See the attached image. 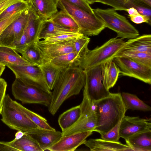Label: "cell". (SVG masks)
<instances>
[{
    "label": "cell",
    "instance_id": "cell-1",
    "mask_svg": "<svg viewBox=\"0 0 151 151\" xmlns=\"http://www.w3.org/2000/svg\"><path fill=\"white\" fill-rule=\"evenodd\" d=\"M85 82L84 70L78 67L62 70L52 92V101L48 107L49 112L54 115L66 100L79 93Z\"/></svg>",
    "mask_w": 151,
    "mask_h": 151
},
{
    "label": "cell",
    "instance_id": "cell-2",
    "mask_svg": "<svg viewBox=\"0 0 151 151\" xmlns=\"http://www.w3.org/2000/svg\"><path fill=\"white\" fill-rule=\"evenodd\" d=\"M93 101L96 118L94 131L101 135L107 132L120 121L128 110L120 93H110L107 96Z\"/></svg>",
    "mask_w": 151,
    "mask_h": 151
},
{
    "label": "cell",
    "instance_id": "cell-3",
    "mask_svg": "<svg viewBox=\"0 0 151 151\" xmlns=\"http://www.w3.org/2000/svg\"><path fill=\"white\" fill-rule=\"evenodd\" d=\"M57 6L71 17L78 25L79 32L87 36L99 35L106 27L95 14L88 12L66 0H56Z\"/></svg>",
    "mask_w": 151,
    "mask_h": 151
},
{
    "label": "cell",
    "instance_id": "cell-4",
    "mask_svg": "<svg viewBox=\"0 0 151 151\" xmlns=\"http://www.w3.org/2000/svg\"><path fill=\"white\" fill-rule=\"evenodd\" d=\"M121 38L110 39L102 45L89 50L81 58L78 67L83 70L101 65L113 60L118 51L125 42Z\"/></svg>",
    "mask_w": 151,
    "mask_h": 151
},
{
    "label": "cell",
    "instance_id": "cell-5",
    "mask_svg": "<svg viewBox=\"0 0 151 151\" xmlns=\"http://www.w3.org/2000/svg\"><path fill=\"white\" fill-rule=\"evenodd\" d=\"M19 104L9 94L6 95L0 114L1 121L10 128L23 132L38 128L20 109Z\"/></svg>",
    "mask_w": 151,
    "mask_h": 151
},
{
    "label": "cell",
    "instance_id": "cell-6",
    "mask_svg": "<svg viewBox=\"0 0 151 151\" xmlns=\"http://www.w3.org/2000/svg\"><path fill=\"white\" fill-rule=\"evenodd\" d=\"M93 11L104 23L106 27L117 33L116 37L130 39L139 35L138 30L125 17L118 14L114 9L97 8L93 9Z\"/></svg>",
    "mask_w": 151,
    "mask_h": 151
},
{
    "label": "cell",
    "instance_id": "cell-7",
    "mask_svg": "<svg viewBox=\"0 0 151 151\" xmlns=\"http://www.w3.org/2000/svg\"><path fill=\"white\" fill-rule=\"evenodd\" d=\"M12 92L16 99L22 104H36L48 107L52 99V93H48L16 77L12 86Z\"/></svg>",
    "mask_w": 151,
    "mask_h": 151
},
{
    "label": "cell",
    "instance_id": "cell-8",
    "mask_svg": "<svg viewBox=\"0 0 151 151\" xmlns=\"http://www.w3.org/2000/svg\"><path fill=\"white\" fill-rule=\"evenodd\" d=\"M83 88V99L80 104V116L73 125L62 132V136L78 132L94 131L96 126V118L94 102L90 98L85 84Z\"/></svg>",
    "mask_w": 151,
    "mask_h": 151
},
{
    "label": "cell",
    "instance_id": "cell-9",
    "mask_svg": "<svg viewBox=\"0 0 151 151\" xmlns=\"http://www.w3.org/2000/svg\"><path fill=\"white\" fill-rule=\"evenodd\" d=\"M113 60L119 68V75L134 78L151 84V67L126 57H115Z\"/></svg>",
    "mask_w": 151,
    "mask_h": 151
},
{
    "label": "cell",
    "instance_id": "cell-10",
    "mask_svg": "<svg viewBox=\"0 0 151 151\" xmlns=\"http://www.w3.org/2000/svg\"><path fill=\"white\" fill-rule=\"evenodd\" d=\"M14 74L16 77L23 79L26 82L52 93L45 81L40 67L35 65H6Z\"/></svg>",
    "mask_w": 151,
    "mask_h": 151
},
{
    "label": "cell",
    "instance_id": "cell-11",
    "mask_svg": "<svg viewBox=\"0 0 151 151\" xmlns=\"http://www.w3.org/2000/svg\"><path fill=\"white\" fill-rule=\"evenodd\" d=\"M29 8L23 11L20 16L10 24L1 34L0 46L13 49L14 44L21 37L25 28L29 17Z\"/></svg>",
    "mask_w": 151,
    "mask_h": 151
},
{
    "label": "cell",
    "instance_id": "cell-12",
    "mask_svg": "<svg viewBox=\"0 0 151 151\" xmlns=\"http://www.w3.org/2000/svg\"><path fill=\"white\" fill-rule=\"evenodd\" d=\"M85 82L88 93L93 101H96L110 93L103 84L101 78V65L84 70Z\"/></svg>",
    "mask_w": 151,
    "mask_h": 151
},
{
    "label": "cell",
    "instance_id": "cell-13",
    "mask_svg": "<svg viewBox=\"0 0 151 151\" xmlns=\"http://www.w3.org/2000/svg\"><path fill=\"white\" fill-rule=\"evenodd\" d=\"M151 120L150 118L145 119L124 115L120 124V137L125 140L136 133L151 130Z\"/></svg>",
    "mask_w": 151,
    "mask_h": 151
},
{
    "label": "cell",
    "instance_id": "cell-14",
    "mask_svg": "<svg viewBox=\"0 0 151 151\" xmlns=\"http://www.w3.org/2000/svg\"><path fill=\"white\" fill-rule=\"evenodd\" d=\"M75 40L56 43L49 42L44 40H38L35 42L45 60L49 61L56 57L75 52L74 44Z\"/></svg>",
    "mask_w": 151,
    "mask_h": 151
},
{
    "label": "cell",
    "instance_id": "cell-15",
    "mask_svg": "<svg viewBox=\"0 0 151 151\" xmlns=\"http://www.w3.org/2000/svg\"><path fill=\"white\" fill-rule=\"evenodd\" d=\"M88 131L78 132L65 136H62L60 140L47 150L51 151H74L79 146L83 144L86 139L93 133Z\"/></svg>",
    "mask_w": 151,
    "mask_h": 151
},
{
    "label": "cell",
    "instance_id": "cell-16",
    "mask_svg": "<svg viewBox=\"0 0 151 151\" xmlns=\"http://www.w3.org/2000/svg\"><path fill=\"white\" fill-rule=\"evenodd\" d=\"M38 143L42 151L47 149L58 141L62 136L61 132L40 128L25 132Z\"/></svg>",
    "mask_w": 151,
    "mask_h": 151
},
{
    "label": "cell",
    "instance_id": "cell-17",
    "mask_svg": "<svg viewBox=\"0 0 151 151\" xmlns=\"http://www.w3.org/2000/svg\"><path fill=\"white\" fill-rule=\"evenodd\" d=\"M127 52H143L151 53V35H143L129 39L124 42L115 57L121 53Z\"/></svg>",
    "mask_w": 151,
    "mask_h": 151
},
{
    "label": "cell",
    "instance_id": "cell-18",
    "mask_svg": "<svg viewBox=\"0 0 151 151\" xmlns=\"http://www.w3.org/2000/svg\"><path fill=\"white\" fill-rule=\"evenodd\" d=\"M101 3L112 6L116 10L125 11L133 7L139 14L151 19V9L145 4L137 0H96Z\"/></svg>",
    "mask_w": 151,
    "mask_h": 151
},
{
    "label": "cell",
    "instance_id": "cell-19",
    "mask_svg": "<svg viewBox=\"0 0 151 151\" xmlns=\"http://www.w3.org/2000/svg\"><path fill=\"white\" fill-rule=\"evenodd\" d=\"M84 144L91 151H132L131 148L127 145L123 144L120 142H113L102 139H90L86 140Z\"/></svg>",
    "mask_w": 151,
    "mask_h": 151
},
{
    "label": "cell",
    "instance_id": "cell-20",
    "mask_svg": "<svg viewBox=\"0 0 151 151\" xmlns=\"http://www.w3.org/2000/svg\"><path fill=\"white\" fill-rule=\"evenodd\" d=\"M132 151H151V130L136 133L125 139Z\"/></svg>",
    "mask_w": 151,
    "mask_h": 151
},
{
    "label": "cell",
    "instance_id": "cell-21",
    "mask_svg": "<svg viewBox=\"0 0 151 151\" xmlns=\"http://www.w3.org/2000/svg\"><path fill=\"white\" fill-rule=\"evenodd\" d=\"M119 68L113 60L108 61L101 65V78L106 89L109 90L115 85L119 75Z\"/></svg>",
    "mask_w": 151,
    "mask_h": 151
},
{
    "label": "cell",
    "instance_id": "cell-22",
    "mask_svg": "<svg viewBox=\"0 0 151 151\" xmlns=\"http://www.w3.org/2000/svg\"><path fill=\"white\" fill-rule=\"evenodd\" d=\"M78 32V30L62 27L46 19L44 20L40 27L37 41L65 33Z\"/></svg>",
    "mask_w": 151,
    "mask_h": 151
},
{
    "label": "cell",
    "instance_id": "cell-23",
    "mask_svg": "<svg viewBox=\"0 0 151 151\" xmlns=\"http://www.w3.org/2000/svg\"><path fill=\"white\" fill-rule=\"evenodd\" d=\"M29 5L44 20L58 11L56 0H31Z\"/></svg>",
    "mask_w": 151,
    "mask_h": 151
},
{
    "label": "cell",
    "instance_id": "cell-24",
    "mask_svg": "<svg viewBox=\"0 0 151 151\" xmlns=\"http://www.w3.org/2000/svg\"><path fill=\"white\" fill-rule=\"evenodd\" d=\"M29 14L25 31L27 36L28 44L37 41V37L42 19L29 5Z\"/></svg>",
    "mask_w": 151,
    "mask_h": 151
},
{
    "label": "cell",
    "instance_id": "cell-25",
    "mask_svg": "<svg viewBox=\"0 0 151 151\" xmlns=\"http://www.w3.org/2000/svg\"><path fill=\"white\" fill-rule=\"evenodd\" d=\"M82 58L77 52H74L56 57L49 62L57 68L63 70L69 67H78Z\"/></svg>",
    "mask_w": 151,
    "mask_h": 151
},
{
    "label": "cell",
    "instance_id": "cell-26",
    "mask_svg": "<svg viewBox=\"0 0 151 151\" xmlns=\"http://www.w3.org/2000/svg\"><path fill=\"white\" fill-rule=\"evenodd\" d=\"M0 63L5 66L7 64L34 65L25 60L14 49L3 46H0Z\"/></svg>",
    "mask_w": 151,
    "mask_h": 151
},
{
    "label": "cell",
    "instance_id": "cell-27",
    "mask_svg": "<svg viewBox=\"0 0 151 151\" xmlns=\"http://www.w3.org/2000/svg\"><path fill=\"white\" fill-rule=\"evenodd\" d=\"M18 52L21 53L22 56L26 60L36 65L40 66L47 62L44 59L36 42L28 44Z\"/></svg>",
    "mask_w": 151,
    "mask_h": 151
},
{
    "label": "cell",
    "instance_id": "cell-28",
    "mask_svg": "<svg viewBox=\"0 0 151 151\" xmlns=\"http://www.w3.org/2000/svg\"><path fill=\"white\" fill-rule=\"evenodd\" d=\"M81 114L80 105L66 111L59 116L58 122L62 132L73 125L79 118Z\"/></svg>",
    "mask_w": 151,
    "mask_h": 151
},
{
    "label": "cell",
    "instance_id": "cell-29",
    "mask_svg": "<svg viewBox=\"0 0 151 151\" xmlns=\"http://www.w3.org/2000/svg\"><path fill=\"white\" fill-rule=\"evenodd\" d=\"M20 139H14L9 143L16 151H42L38 143L31 137L24 132Z\"/></svg>",
    "mask_w": 151,
    "mask_h": 151
},
{
    "label": "cell",
    "instance_id": "cell-30",
    "mask_svg": "<svg viewBox=\"0 0 151 151\" xmlns=\"http://www.w3.org/2000/svg\"><path fill=\"white\" fill-rule=\"evenodd\" d=\"M39 66L48 86L51 91L52 90L62 70L55 67L49 61Z\"/></svg>",
    "mask_w": 151,
    "mask_h": 151
},
{
    "label": "cell",
    "instance_id": "cell-31",
    "mask_svg": "<svg viewBox=\"0 0 151 151\" xmlns=\"http://www.w3.org/2000/svg\"><path fill=\"white\" fill-rule=\"evenodd\" d=\"M122 100L127 109L149 111L151 107L136 96L130 93L123 92L121 93Z\"/></svg>",
    "mask_w": 151,
    "mask_h": 151
},
{
    "label": "cell",
    "instance_id": "cell-32",
    "mask_svg": "<svg viewBox=\"0 0 151 151\" xmlns=\"http://www.w3.org/2000/svg\"><path fill=\"white\" fill-rule=\"evenodd\" d=\"M62 27L78 30L79 28L75 20L64 11L61 10L52 15L46 19Z\"/></svg>",
    "mask_w": 151,
    "mask_h": 151
},
{
    "label": "cell",
    "instance_id": "cell-33",
    "mask_svg": "<svg viewBox=\"0 0 151 151\" xmlns=\"http://www.w3.org/2000/svg\"><path fill=\"white\" fill-rule=\"evenodd\" d=\"M20 109L39 128L48 130H55L48 122L47 119L42 116L19 104Z\"/></svg>",
    "mask_w": 151,
    "mask_h": 151
},
{
    "label": "cell",
    "instance_id": "cell-34",
    "mask_svg": "<svg viewBox=\"0 0 151 151\" xmlns=\"http://www.w3.org/2000/svg\"><path fill=\"white\" fill-rule=\"evenodd\" d=\"M117 56L128 58L139 63L151 67L150 53L143 52H127L121 53L115 57Z\"/></svg>",
    "mask_w": 151,
    "mask_h": 151
},
{
    "label": "cell",
    "instance_id": "cell-35",
    "mask_svg": "<svg viewBox=\"0 0 151 151\" xmlns=\"http://www.w3.org/2000/svg\"><path fill=\"white\" fill-rule=\"evenodd\" d=\"M29 6L27 0H23L13 4L6 9L0 15V21L9 17L14 13L27 9Z\"/></svg>",
    "mask_w": 151,
    "mask_h": 151
},
{
    "label": "cell",
    "instance_id": "cell-36",
    "mask_svg": "<svg viewBox=\"0 0 151 151\" xmlns=\"http://www.w3.org/2000/svg\"><path fill=\"white\" fill-rule=\"evenodd\" d=\"M90 41V39L88 36L84 35L77 38L74 41L75 52L82 58L84 57L89 50L88 45Z\"/></svg>",
    "mask_w": 151,
    "mask_h": 151
},
{
    "label": "cell",
    "instance_id": "cell-37",
    "mask_svg": "<svg viewBox=\"0 0 151 151\" xmlns=\"http://www.w3.org/2000/svg\"><path fill=\"white\" fill-rule=\"evenodd\" d=\"M83 35L79 32L66 33L46 38L44 40L47 42L56 43L71 41Z\"/></svg>",
    "mask_w": 151,
    "mask_h": 151
},
{
    "label": "cell",
    "instance_id": "cell-38",
    "mask_svg": "<svg viewBox=\"0 0 151 151\" xmlns=\"http://www.w3.org/2000/svg\"><path fill=\"white\" fill-rule=\"evenodd\" d=\"M119 122L115 126L104 134L101 135V138L108 141L118 142L120 137L119 129L120 123Z\"/></svg>",
    "mask_w": 151,
    "mask_h": 151
},
{
    "label": "cell",
    "instance_id": "cell-39",
    "mask_svg": "<svg viewBox=\"0 0 151 151\" xmlns=\"http://www.w3.org/2000/svg\"><path fill=\"white\" fill-rule=\"evenodd\" d=\"M24 10L19 11L14 13L9 17L0 21V35L10 24L20 16Z\"/></svg>",
    "mask_w": 151,
    "mask_h": 151
},
{
    "label": "cell",
    "instance_id": "cell-40",
    "mask_svg": "<svg viewBox=\"0 0 151 151\" xmlns=\"http://www.w3.org/2000/svg\"><path fill=\"white\" fill-rule=\"evenodd\" d=\"M28 39L25 29L20 39L14 44L13 49L18 52L26 47L28 45Z\"/></svg>",
    "mask_w": 151,
    "mask_h": 151
},
{
    "label": "cell",
    "instance_id": "cell-41",
    "mask_svg": "<svg viewBox=\"0 0 151 151\" xmlns=\"http://www.w3.org/2000/svg\"><path fill=\"white\" fill-rule=\"evenodd\" d=\"M89 13H94L89 4L85 0H66Z\"/></svg>",
    "mask_w": 151,
    "mask_h": 151
},
{
    "label": "cell",
    "instance_id": "cell-42",
    "mask_svg": "<svg viewBox=\"0 0 151 151\" xmlns=\"http://www.w3.org/2000/svg\"><path fill=\"white\" fill-rule=\"evenodd\" d=\"M7 83L3 78H0V114L1 111L6 95Z\"/></svg>",
    "mask_w": 151,
    "mask_h": 151
},
{
    "label": "cell",
    "instance_id": "cell-43",
    "mask_svg": "<svg viewBox=\"0 0 151 151\" xmlns=\"http://www.w3.org/2000/svg\"><path fill=\"white\" fill-rule=\"evenodd\" d=\"M130 18L131 21L136 24L146 23L150 25L151 24V19L145 16L140 14L134 16L130 17Z\"/></svg>",
    "mask_w": 151,
    "mask_h": 151
},
{
    "label": "cell",
    "instance_id": "cell-44",
    "mask_svg": "<svg viewBox=\"0 0 151 151\" xmlns=\"http://www.w3.org/2000/svg\"><path fill=\"white\" fill-rule=\"evenodd\" d=\"M23 0H0V15L11 5Z\"/></svg>",
    "mask_w": 151,
    "mask_h": 151
},
{
    "label": "cell",
    "instance_id": "cell-45",
    "mask_svg": "<svg viewBox=\"0 0 151 151\" xmlns=\"http://www.w3.org/2000/svg\"><path fill=\"white\" fill-rule=\"evenodd\" d=\"M0 151H16V150L11 146L9 142L0 141Z\"/></svg>",
    "mask_w": 151,
    "mask_h": 151
},
{
    "label": "cell",
    "instance_id": "cell-46",
    "mask_svg": "<svg viewBox=\"0 0 151 151\" xmlns=\"http://www.w3.org/2000/svg\"><path fill=\"white\" fill-rule=\"evenodd\" d=\"M126 11L128 12L129 17L134 16L139 14L137 10L133 7L128 9Z\"/></svg>",
    "mask_w": 151,
    "mask_h": 151
},
{
    "label": "cell",
    "instance_id": "cell-47",
    "mask_svg": "<svg viewBox=\"0 0 151 151\" xmlns=\"http://www.w3.org/2000/svg\"><path fill=\"white\" fill-rule=\"evenodd\" d=\"M24 134V132L20 131H17L15 135V138L16 139H18L21 138Z\"/></svg>",
    "mask_w": 151,
    "mask_h": 151
},
{
    "label": "cell",
    "instance_id": "cell-48",
    "mask_svg": "<svg viewBox=\"0 0 151 151\" xmlns=\"http://www.w3.org/2000/svg\"><path fill=\"white\" fill-rule=\"evenodd\" d=\"M147 6L151 7V0H137Z\"/></svg>",
    "mask_w": 151,
    "mask_h": 151
},
{
    "label": "cell",
    "instance_id": "cell-49",
    "mask_svg": "<svg viewBox=\"0 0 151 151\" xmlns=\"http://www.w3.org/2000/svg\"><path fill=\"white\" fill-rule=\"evenodd\" d=\"M5 67L6 66L0 63V77L5 70Z\"/></svg>",
    "mask_w": 151,
    "mask_h": 151
},
{
    "label": "cell",
    "instance_id": "cell-50",
    "mask_svg": "<svg viewBox=\"0 0 151 151\" xmlns=\"http://www.w3.org/2000/svg\"><path fill=\"white\" fill-rule=\"evenodd\" d=\"M89 4H92L96 2V0H85Z\"/></svg>",
    "mask_w": 151,
    "mask_h": 151
},
{
    "label": "cell",
    "instance_id": "cell-51",
    "mask_svg": "<svg viewBox=\"0 0 151 151\" xmlns=\"http://www.w3.org/2000/svg\"><path fill=\"white\" fill-rule=\"evenodd\" d=\"M31 0H28V1H27L29 4H30V3L31 2Z\"/></svg>",
    "mask_w": 151,
    "mask_h": 151
},
{
    "label": "cell",
    "instance_id": "cell-52",
    "mask_svg": "<svg viewBox=\"0 0 151 151\" xmlns=\"http://www.w3.org/2000/svg\"><path fill=\"white\" fill-rule=\"evenodd\" d=\"M27 1H28V0H27Z\"/></svg>",
    "mask_w": 151,
    "mask_h": 151
},
{
    "label": "cell",
    "instance_id": "cell-53",
    "mask_svg": "<svg viewBox=\"0 0 151 151\" xmlns=\"http://www.w3.org/2000/svg\"></svg>",
    "mask_w": 151,
    "mask_h": 151
}]
</instances>
